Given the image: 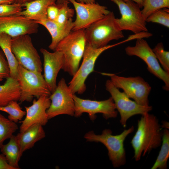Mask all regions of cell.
<instances>
[{"label":"cell","instance_id":"obj_36","mask_svg":"<svg viewBox=\"0 0 169 169\" xmlns=\"http://www.w3.org/2000/svg\"><path fill=\"white\" fill-rule=\"evenodd\" d=\"M16 0H0V4H10L15 3Z\"/></svg>","mask_w":169,"mask_h":169},{"label":"cell","instance_id":"obj_9","mask_svg":"<svg viewBox=\"0 0 169 169\" xmlns=\"http://www.w3.org/2000/svg\"><path fill=\"white\" fill-rule=\"evenodd\" d=\"M11 49L19 63L24 68L42 73L43 68L40 57L29 35L12 38Z\"/></svg>","mask_w":169,"mask_h":169},{"label":"cell","instance_id":"obj_17","mask_svg":"<svg viewBox=\"0 0 169 169\" xmlns=\"http://www.w3.org/2000/svg\"><path fill=\"white\" fill-rule=\"evenodd\" d=\"M40 51L44 59L43 76L52 93L57 86L56 79L59 72L62 69L64 64V55L61 51H54L53 52H50L43 48H41Z\"/></svg>","mask_w":169,"mask_h":169},{"label":"cell","instance_id":"obj_4","mask_svg":"<svg viewBox=\"0 0 169 169\" xmlns=\"http://www.w3.org/2000/svg\"><path fill=\"white\" fill-rule=\"evenodd\" d=\"M113 12L92 24L84 30L87 42L93 47L99 48L107 45L111 41L117 40L124 36L115 22Z\"/></svg>","mask_w":169,"mask_h":169},{"label":"cell","instance_id":"obj_38","mask_svg":"<svg viewBox=\"0 0 169 169\" xmlns=\"http://www.w3.org/2000/svg\"><path fill=\"white\" fill-rule=\"evenodd\" d=\"M34 0H16L15 3H19L22 5L25 3L30 2Z\"/></svg>","mask_w":169,"mask_h":169},{"label":"cell","instance_id":"obj_34","mask_svg":"<svg viewBox=\"0 0 169 169\" xmlns=\"http://www.w3.org/2000/svg\"><path fill=\"white\" fill-rule=\"evenodd\" d=\"M0 169H14L9 164L2 154H0Z\"/></svg>","mask_w":169,"mask_h":169},{"label":"cell","instance_id":"obj_23","mask_svg":"<svg viewBox=\"0 0 169 169\" xmlns=\"http://www.w3.org/2000/svg\"><path fill=\"white\" fill-rule=\"evenodd\" d=\"M12 37L4 33H0V47L8 63L10 69V77L16 79L19 63L11 49Z\"/></svg>","mask_w":169,"mask_h":169},{"label":"cell","instance_id":"obj_33","mask_svg":"<svg viewBox=\"0 0 169 169\" xmlns=\"http://www.w3.org/2000/svg\"><path fill=\"white\" fill-rule=\"evenodd\" d=\"M60 5H52L49 6L47 10V18L52 21H55L58 16Z\"/></svg>","mask_w":169,"mask_h":169},{"label":"cell","instance_id":"obj_15","mask_svg":"<svg viewBox=\"0 0 169 169\" xmlns=\"http://www.w3.org/2000/svg\"><path fill=\"white\" fill-rule=\"evenodd\" d=\"M38 25L33 20L17 14L0 17V33H5L12 38L30 35L38 32Z\"/></svg>","mask_w":169,"mask_h":169},{"label":"cell","instance_id":"obj_26","mask_svg":"<svg viewBox=\"0 0 169 169\" xmlns=\"http://www.w3.org/2000/svg\"><path fill=\"white\" fill-rule=\"evenodd\" d=\"M0 111L7 113L8 114V118L16 123L22 120L26 115V111L22 110L16 100L11 101L6 106L0 107Z\"/></svg>","mask_w":169,"mask_h":169},{"label":"cell","instance_id":"obj_40","mask_svg":"<svg viewBox=\"0 0 169 169\" xmlns=\"http://www.w3.org/2000/svg\"><path fill=\"white\" fill-rule=\"evenodd\" d=\"M67 1H68V0H56V4L57 5H60Z\"/></svg>","mask_w":169,"mask_h":169},{"label":"cell","instance_id":"obj_2","mask_svg":"<svg viewBox=\"0 0 169 169\" xmlns=\"http://www.w3.org/2000/svg\"><path fill=\"white\" fill-rule=\"evenodd\" d=\"M85 29L72 31L58 44L54 51L63 53V70L73 76L79 67L87 43Z\"/></svg>","mask_w":169,"mask_h":169},{"label":"cell","instance_id":"obj_5","mask_svg":"<svg viewBox=\"0 0 169 169\" xmlns=\"http://www.w3.org/2000/svg\"><path fill=\"white\" fill-rule=\"evenodd\" d=\"M16 80L20 89V103L30 102L34 96L38 99L51 94L41 73L28 70L19 63Z\"/></svg>","mask_w":169,"mask_h":169},{"label":"cell","instance_id":"obj_3","mask_svg":"<svg viewBox=\"0 0 169 169\" xmlns=\"http://www.w3.org/2000/svg\"><path fill=\"white\" fill-rule=\"evenodd\" d=\"M134 130V127L132 126L116 135H113L112 131L109 129L104 130L100 135H96L93 131H91L86 133L84 137L88 141L103 144L108 150V155L113 166L118 168L126 163L124 142L126 137Z\"/></svg>","mask_w":169,"mask_h":169},{"label":"cell","instance_id":"obj_6","mask_svg":"<svg viewBox=\"0 0 169 169\" xmlns=\"http://www.w3.org/2000/svg\"><path fill=\"white\" fill-rule=\"evenodd\" d=\"M121 44V42L102 48H95L87 42L82 64L69 83L68 86L73 94L81 95L85 91L86 88L85 80L88 76L94 71L95 63L99 56L105 50Z\"/></svg>","mask_w":169,"mask_h":169},{"label":"cell","instance_id":"obj_25","mask_svg":"<svg viewBox=\"0 0 169 169\" xmlns=\"http://www.w3.org/2000/svg\"><path fill=\"white\" fill-rule=\"evenodd\" d=\"M18 129L16 123L0 114V147L4 142L9 139Z\"/></svg>","mask_w":169,"mask_h":169},{"label":"cell","instance_id":"obj_18","mask_svg":"<svg viewBox=\"0 0 169 169\" xmlns=\"http://www.w3.org/2000/svg\"><path fill=\"white\" fill-rule=\"evenodd\" d=\"M35 22L45 27L50 33L52 41L49 48L54 51L59 43L72 31L74 26L72 18L63 26L59 25L55 21L48 18Z\"/></svg>","mask_w":169,"mask_h":169},{"label":"cell","instance_id":"obj_32","mask_svg":"<svg viewBox=\"0 0 169 169\" xmlns=\"http://www.w3.org/2000/svg\"><path fill=\"white\" fill-rule=\"evenodd\" d=\"M10 77V69L7 59L2 50H0V81Z\"/></svg>","mask_w":169,"mask_h":169},{"label":"cell","instance_id":"obj_19","mask_svg":"<svg viewBox=\"0 0 169 169\" xmlns=\"http://www.w3.org/2000/svg\"><path fill=\"white\" fill-rule=\"evenodd\" d=\"M56 0H34L22 5L24 7L18 14L37 21L47 18V10L50 6L56 4Z\"/></svg>","mask_w":169,"mask_h":169},{"label":"cell","instance_id":"obj_30","mask_svg":"<svg viewBox=\"0 0 169 169\" xmlns=\"http://www.w3.org/2000/svg\"><path fill=\"white\" fill-rule=\"evenodd\" d=\"M69 1H66L60 6L58 16L54 21L59 25H65L74 16V10L69 7Z\"/></svg>","mask_w":169,"mask_h":169},{"label":"cell","instance_id":"obj_21","mask_svg":"<svg viewBox=\"0 0 169 169\" xmlns=\"http://www.w3.org/2000/svg\"><path fill=\"white\" fill-rule=\"evenodd\" d=\"M2 85H0V107L7 105L13 100H19L20 91L17 80L10 77Z\"/></svg>","mask_w":169,"mask_h":169},{"label":"cell","instance_id":"obj_14","mask_svg":"<svg viewBox=\"0 0 169 169\" xmlns=\"http://www.w3.org/2000/svg\"><path fill=\"white\" fill-rule=\"evenodd\" d=\"M73 5L76 13L72 31L85 29L103 18L110 12L106 7L98 3H84L68 0Z\"/></svg>","mask_w":169,"mask_h":169},{"label":"cell","instance_id":"obj_10","mask_svg":"<svg viewBox=\"0 0 169 169\" xmlns=\"http://www.w3.org/2000/svg\"><path fill=\"white\" fill-rule=\"evenodd\" d=\"M125 50L127 55L135 56L143 60L147 65L148 70L164 82L163 89L169 90V74L161 67L152 49L146 40L143 38L138 39L135 46H127Z\"/></svg>","mask_w":169,"mask_h":169},{"label":"cell","instance_id":"obj_12","mask_svg":"<svg viewBox=\"0 0 169 169\" xmlns=\"http://www.w3.org/2000/svg\"><path fill=\"white\" fill-rule=\"evenodd\" d=\"M73 94L64 78L58 82L55 90L49 96L51 104L47 110L49 119L59 115L74 116L75 105Z\"/></svg>","mask_w":169,"mask_h":169},{"label":"cell","instance_id":"obj_37","mask_svg":"<svg viewBox=\"0 0 169 169\" xmlns=\"http://www.w3.org/2000/svg\"><path fill=\"white\" fill-rule=\"evenodd\" d=\"M76 2L84 3H95V0H75Z\"/></svg>","mask_w":169,"mask_h":169},{"label":"cell","instance_id":"obj_11","mask_svg":"<svg viewBox=\"0 0 169 169\" xmlns=\"http://www.w3.org/2000/svg\"><path fill=\"white\" fill-rule=\"evenodd\" d=\"M106 90L110 94L114 102L116 109L120 114V122L124 127L130 117L135 115H143L148 113L152 109L151 106L140 105L131 100L124 92L120 91L112 83L107 80L105 84Z\"/></svg>","mask_w":169,"mask_h":169},{"label":"cell","instance_id":"obj_39","mask_svg":"<svg viewBox=\"0 0 169 169\" xmlns=\"http://www.w3.org/2000/svg\"><path fill=\"white\" fill-rule=\"evenodd\" d=\"M162 127L165 128L166 129H169V123L165 121H164L162 123Z\"/></svg>","mask_w":169,"mask_h":169},{"label":"cell","instance_id":"obj_24","mask_svg":"<svg viewBox=\"0 0 169 169\" xmlns=\"http://www.w3.org/2000/svg\"><path fill=\"white\" fill-rule=\"evenodd\" d=\"M162 145L156 159L151 169H165L167 168L169 157V131L165 129L162 132Z\"/></svg>","mask_w":169,"mask_h":169},{"label":"cell","instance_id":"obj_22","mask_svg":"<svg viewBox=\"0 0 169 169\" xmlns=\"http://www.w3.org/2000/svg\"><path fill=\"white\" fill-rule=\"evenodd\" d=\"M6 144L0 147L1 151L5 156L9 164L14 169L20 168L18 163L22 155L15 136L13 135Z\"/></svg>","mask_w":169,"mask_h":169},{"label":"cell","instance_id":"obj_16","mask_svg":"<svg viewBox=\"0 0 169 169\" xmlns=\"http://www.w3.org/2000/svg\"><path fill=\"white\" fill-rule=\"evenodd\" d=\"M50 104L49 96H43L37 100L34 99L31 105L25 106V117L23 120L19 121L21 123L20 132L23 131L35 124H39L43 126L45 125L49 120L47 110Z\"/></svg>","mask_w":169,"mask_h":169},{"label":"cell","instance_id":"obj_28","mask_svg":"<svg viewBox=\"0 0 169 169\" xmlns=\"http://www.w3.org/2000/svg\"><path fill=\"white\" fill-rule=\"evenodd\" d=\"M146 22L156 23L169 28V10L164 8L155 11L146 19Z\"/></svg>","mask_w":169,"mask_h":169},{"label":"cell","instance_id":"obj_20","mask_svg":"<svg viewBox=\"0 0 169 169\" xmlns=\"http://www.w3.org/2000/svg\"><path fill=\"white\" fill-rule=\"evenodd\" d=\"M15 136L23 154L33 147L37 142L44 138L45 133L42 125L36 124L20 132Z\"/></svg>","mask_w":169,"mask_h":169},{"label":"cell","instance_id":"obj_31","mask_svg":"<svg viewBox=\"0 0 169 169\" xmlns=\"http://www.w3.org/2000/svg\"><path fill=\"white\" fill-rule=\"evenodd\" d=\"M23 7L22 4L17 3L0 4V17L18 14L23 10Z\"/></svg>","mask_w":169,"mask_h":169},{"label":"cell","instance_id":"obj_13","mask_svg":"<svg viewBox=\"0 0 169 169\" xmlns=\"http://www.w3.org/2000/svg\"><path fill=\"white\" fill-rule=\"evenodd\" d=\"M75 105L74 116L78 117L84 113H87L91 120L96 119V114L101 113L104 118L108 119L116 118L118 114L114 101L111 97L101 101L91 100L80 98L74 94Z\"/></svg>","mask_w":169,"mask_h":169},{"label":"cell","instance_id":"obj_7","mask_svg":"<svg viewBox=\"0 0 169 169\" xmlns=\"http://www.w3.org/2000/svg\"><path fill=\"white\" fill-rule=\"evenodd\" d=\"M110 78L111 82L118 89H121L130 98L137 104L145 106L149 105L148 96L151 87L141 77H124L113 74L102 73Z\"/></svg>","mask_w":169,"mask_h":169},{"label":"cell","instance_id":"obj_35","mask_svg":"<svg viewBox=\"0 0 169 169\" xmlns=\"http://www.w3.org/2000/svg\"><path fill=\"white\" fill-rule=\"evenodd\" d=\"M126 2L128 1H132L137 3L142 8L143 7L144 0H123Z\"/></svg>","mask_w":169,"mask_h":169},{"label":"cell","instance_id":"obj_29","mask_svg":"<svg viewBox=\"0 0 169 169\" xmlns=\"http://www.w3.org/2000/svg\"><path fill=\"white\" fill-rule=\"evenodd\" d=\"M152 50L163 70L169 74V52L164 50L161 42L158 43Z\"/></svg>","mask_w":169,"mask_h":169},{"label":"cell","instance_id":"obj_8","mask_svg":"<svg viewBox=\"0 0 169 169\" xmlns=\"http://www.w3.org/2000/svg\"><path fill=\"white\" fill-rule=\"evenodd\" d=\"M118 7L121 17L115 18V22L120 30H129L134 34L148 32L146 22L144 18L140 6L132 1L110 0Z\"/></svg>","mask_w":169,"mask_h":169},{"label":"cell","instance_id":"obj_27","mask_svg":"<svg viewBox=\"0 0 169 169\" xmlns=\"http://www.w3.org/2000/svg\"><path fill=\"white\" fill-rule=\"evenodd\" d=\"M141 10L144 18H147L155 11L164 8H169V0H144Z\"/></svg>","mask_w":169,"mask_h":169},{"label":"cell","instance_id":"obj_1","mask_svg":"<svg viewBox=\"0 0 169 169\" xmlns=\"http://www.w3.org/2000/svg\"><path fill=\"white\" fill-rule=\"evenodd\" d=\"M162 132L156 117L148 113L142 115L138 120L137 131L131 141L136 161L161 144Z\"/></svg>","mask_w":169,"mask_h":169}]
</instances>
